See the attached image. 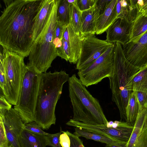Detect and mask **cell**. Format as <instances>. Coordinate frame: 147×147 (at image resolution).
<instances>
[{"instance_id":"1","label":"cell","mask_w":147,"mask_h":147,"mask_svg":"<svg viewBox=\"0 0 147 147\" xmlns=\"http://www.w3.org/2000/svg\"><path fill=\"white\" fill-rule=\"evenodd\" d=\"M42 0H3L0 17V44L3 48L28 56L34 43L35 18Z\"/></svg>"},{"instance_id":"2","label":"cell","mask_w":147,"mask_h":147,"mask_svg":"<svg viewBox=\"0 0 147 147\" xmlns=\"http://www.w3.org/2000/svg\"><path fill=\"white\" fill-rule=\"evenodd\" d=\"M69 75L64 70L40 74L35 111L34 121L44 130L55 123L56 106Z\"/></svg>"},{"instance_id":"3","label":"cell","mask_w":147,"mask_h":147,"mask_svg":"<svg viewBox=\"0 0 147 147\" xmlns=\"http://www.w3.org/2000/svg\"><path fill=\"white\" fill-rule=\"evenodd\" d=\"M114 44L113 69L108 78L110 87L112 94V100L118 109L121 121L126 122V109L129 95L133 92L132 80L142 67L134 66L129 62L120 43L116 42Z\"/></svg>"},{"instance_id":"4","label":"cell","mask_w":147,"mask_h":147,"mask_svg":"<svg viewBox=\"0 0 147 147\" xmlns=\"http://www.w3.org/2000/svg\"><path fill=\"white\" fill-rule=\"evenodd\" d=\"M74 120L91 125H106L108 121L98 99L94 97L75 74L68 81Z\"/></svg>"},{"instance_id":"5","label":"cell","mask_w":147,"mask_h":147,"mask_svg":"<svg viewBox=\"0 0 147 147\" xmlns=\"http://www.w3.org/2000/svg\"><path fill=\"white\" fill-rule=\"evenodd\" d=\"M60 0H55L47 22L34 42L29 55L27 65L40 73L46 72L57 55L54 43L55 30L57 23V12Z\"/></svg>"},{"instance_id":"6","label":"cell","mask_w":147,"mask_h":147,"mask_svg":"<svg viewBox=\"0 0 147 147\" xmlns=\"http://www.w3.org/2000/svg\"><path fill=\"white\" fill-rule=\"evenodd\" d=\"M27 66L16 104L14 109L25 124L34 121L36 102L41 73Z\"/></svg>"},{"instance_id":"7","label":"cell","mask_w":147,"mask_h":147,"mask_svg":"<svg viewBox=\"0 0 147 147\" xmlns=\"http://www.w3.org/2000/svg\"><path fill=\"white\" fill-rule=\"evenodd\" d=\"M1 54L5 62L8 96L6 99L11 104L17 102L27 66L24 57L17 53L3 48Z\"/></svg>"},{"instance_id":"8","label":"cell","mask_w":147,"mask_h":147,"mask_svg":"<svg viewBox=\"0 0 147 147\" xmlns=\"http://www.w3.org/2000/svg\"><path fill=\"white\" fill-rule=\"evenodd\" d=\"M114 43L91 64L78 70L79 79L86 87L96 84L111 76L114 67Z\"/></svg>"},{"instance_id":"9","label":"cell","mask_w":147,"mask_h":147,"mask_svg":"<svg viewBox=\"0 0 147 147\" xmlns=\"http://www.w3.org/2000/svg\"><path fill=\"white\" fill-rule=\"evenodd\" d=\"M114 44L91 35L82 39L81 51L76 69H84L94 61Z\"/></svg>"},{"instance_id":"10","label":"cell","mask_w":147,"mask_h":147,"mask_svg":"<svg viewBox=\"0 0 147 147\" xmlns=\"http://www.w3.org/2000/svg\"><path fill=\"white\" fill-rule=\"evenodd\" d=\"M66 124L125 142H128L129 140L134 127V125L125 124L117 128H108L105 124H87L75 121L73 119H70Z\"/></svg>"},{"instance_id":"11","label":"cell","mask_w":147,"mask_h":147,"mask_svg":"<svg viewBox=\"0 0 147 147\" xmlns=\"http://www.w3.org/2000/svg\"><path fill=\"white\" fill-rule=\"evenodd\" d=\"M122 45L125 56L132 65L142 67L147 64V30Z\"/></svg>"},{"instance_id":"12","label":"cell","mask_w":147,"mask_h":147,"mask_svg":"<svg viewBox=\"0 0 147 147\" xmlns=\"http://www.w3.org/2000/svg\"><path fill=\"white\" fill-rule=\"evenodd\" d=\"M2 119L9 147H21L20 139L25 125L21 116L14 108H11L5 111Z\"/></svg>"},{"instance_id":"13","label":"cell","mask_w":147,"mask_h":147,"mask_svg":"<svg viewBox=\"0 0 147 147\" xmlns=\"http://www.w3.org/2000/svg\"><path fill=\"white\" fill-rule=\"evenodd\" d=\"M132 22L125 18H117L106 31V40L123 45L130 40Z\"/></svg>"},{"instance_id":"14","label":"cell","mask_w":147,"mask_h":147,"mask_svg":"<svg viewBox=\"0 0 147 147\" xmlns=\"http://www.w3.org/2000/svg\"><path fill=\"white\" fill-rule=\"evenodd\" d=\"M99 16L96 3L89 9L82 11L81 39L96 33V21Z\"/></svg>"},{"instance_id":"15","label":"cell","mask_w":147,"mask_h":147,"mask_svg":"<svg viewBox=\"0 0 147 147\" xmlns=\"http://www.w3.org/2000/svg\"><path fill=\"white\" fill-rule=\"evenodd\" d=\"M55 0H42L39 10L34 18L33 26L34 42L46 25L50 16Z\"/></svg>"},{"instance_id":"16","label":"cell","mask_w":147,"mask_h":147,"mask_svg":"<svg viewBox=\"0 0 147 147\" xmlns=\"http://www.w3.org/2000/svg\"><path fill=\"white\" fill-rule=\"evenodd\" d=\"M62 37L67 42L69 47V62L71 63L76 64L80 55L82 39L75 33L69 25L65 27Z\"/></svg>"},{"instance_id":"17","label":"cell","mask_w":147,"mask_h":147,"mask_svg":"<svg viewBox=\"0 0 147 147\" xmlns=\"http://www.w3.org/2000/svg\"><path fill=\"white\" fill-rule=\"evenodd\" d=\"M117 0H111L104 12L100 15L96 23L97 34L106 31L117 18L116 4Z\"/></svg>"},{"instance_id":"18","label":"cell","mask_w":147,"mask_h":147,"mask_svg":"<svg viewBox=\"0 0 147 147\" xmlns=\"http://www.w3.org/2000/svg\"><path fill=\"white\" fill-rule=\"evenodd\" d=\"M20 142L21 147H46L47 136L24 129L20 137Z\"/></svg>"},{"instance_id":"19","label":"cell","mask_w":147,"mask_h":147,"mask_svg":"<svg viewBox=\"0 0 147 147\" xmlns=\"http://www.w3.org/2000/svg\"><path fill=\"white\" fill-rule=\"evenodd\" d=\"M116 9L117 18H125L131 22L139 13L137 8L130 4V0H117Z\"/></svg>"},{"instance_id":"20","label":"cell","mask_w":147,"mask_h":147,"mask_svg":"<svg viewBox=\"0 0 147 147\" xmlns=\"http://www.w3.org/2000/svg\"><path fill=\"white\" fill-rule=\"evenodd\" d=\"M139 112V104L136 92L133 91L130 95L126 109L127 122L134 126Z\"/></svg>"},{"instance_id":"21","label":"cell","mask_w":147,"mask_h":147,"mask_svg":"<svg viewBox=\"0 0 147 147\" xmlns=\"http://www.w3.org/2000/svg\"><path fill=\"white\" fill-rule=\"evenodd\" d=\"M73 134L78 137H82L87 139H91L94 141L105 143L109 144L123 142L117 139L109 137L104 135L86 131L82 128L76 127Z\"/></svg>"},{"instance_id":"22","label":"cell","mask_w":147,"mask_h":147,"mask_svg":"<svg viewBox=\"0 0 147 147\" xmlns=\"http://www.w3.org/2000/svg\"><path fill=\"white\" fill-rule=\"evenodd\" d=\"M147 30V17L139 13L132 22L130 40L140 37Z\"/></svg>"},{"instance_id":"23","label":"cell","mask_w":147,"mask_h":147,"mask_svg":"<svg viewBox=\"0 0 147 147\" xmlns=\"http://www.w3.org/2000/svg\"><path fill=\"white\" fill-rule=\"evenodd\" d=\"M71 6L67 0H60L57 12V22L64 25H69Z\"/></svg>"},{"instance_id":"24","label":"cell","mask_w":147,"mask_h":147,"mask_svg":"<svg viewBox=\"0 0 147 147\" xmlns=\"http://www.w3.org/2000/svg\"><path fill=\"white\" fill-rule=\"evenodd\" d=\"M76 2L71 4L69 25L75 33L80 36L82 26V11L78 8Z\"/></svg>"},{"instance_id":"25","label":"cell","mask_w":147,"mask_h":147,"mask_svg":"<svg viewBox=\"0 0 147 147\" xmlns=\"http://www.w3.org/2000/svg\"><path fill=\"white\" fill-rule=\"evenodd\" d=\"M132 87L133 91H147V64L134 77Z\"/></svg>"},{"instance_id":"26","label":"cell","mask_w":147,"mask_h":147,"mask_svg":"<svg viewBox=\"0 0 147 147\" xmlns=\"http://www.w3.org/2000/svg\"><path fill=\"white\" fill-rule=\"evenodd\" d=\"M0 86L3 94L6 99L8 96L7 86V73L5 61L0 54Z\"/></svg>"},{"instance_id":"27","label":"cell","mask_w":147,"mask_h":147,"mask_svg":"<svg viewBox=\"0 0 147 147\" xmlns=\"http://www.w3.org/2000/svg\"><path fill=\"white\" fill-rule=\"evenodd\" d=\"M130 147H147V127L140 132Z\"/></svg>"},{"instance_id":"28","label":"cell","mask_w":147,"mask_h":147,"mask_svg":"<svg viewBox=\"0 0 147 147\" xmlns=\"http://www.w3.org/2000/svg\"><path fill=\"white\" fill-rule=\"evenodd\" d=\"M62 45L57 50L58 56L67 61H69L70 59L69 50L66 41L63 38L61 39Z\"/></svg>"},{"instance_id":"29","label":"cell","mask_w":147,"mask_h":147,"mask_svg":"<svg viewBox=\"0 0 147 147\" xmlns=\"http://www.w3.org/2000/svg\"><path fill=\"white\" fill-rule=\"evenodd\" d=\"M24 129L38 134L48 136L50 134L42 130L40 126L34 121L25 124Z\"/></svg>"},{"instance_id":"30","label":"cell","mask_w":147,"mask_h":147,"mask_svg":"<svg viewBox=\"0 0 147 147\" xmlns=\"http://www.w3.org/2000/svg\"><path fill=\"white\" fill-rule=\"evenodd\" d=\"M136 92L139 104V113L147 106V91Z\"/></svg>"},{"instance_id":"31","label":"cell","mask_w":147,"mask_h":147,"mask_svg":"<svg viewBox=\"0 0 147 147\" xmlns=\"http://www.w3.org/2000/svg\"><path fill=\"white\" fill-rule=\"evenodd\" d=\"M61 131L59 132L50 134L47 136V145L53 147H62L59 142V137Z\"/></svg>"},{"instance_id":"32","label":"cell","mask_w":147,"mask_h":147,"mask_svg":"<svg viewBox=\"0 0 147 147\" xmlns=\"http://www.w3.org/2000/svg\"><path fill=\"white\" fill-rule=\"evenodd\" d=\"M0 147H9L3 120L0 117Z\"/></svg>"},{"instance_id":"33","label":"cell","mask_w":147,"mask_h":147,"mask_svg":"<svg viewBox=\"0 0 147 147\" xmlns=\"http://www.w3.org/2000/svg\"><path fill=\"white\" fill-rule=\"evenodd\" d=\"M12 105L7 100L3 94L0 96V117L3 118L5 112L11 108Z\"/></svg>"},{"instance_id":"34","label":"cell","mask_w":147,"mask_h":147,"mask_svg":"<svg viewBox=\"0 0 147 147\" xmlns=\"http://www.w3.org/2000/svg\"><path fill=\"white\" fill-rule=\"evenodd\" d=\"M96 1V0H77L76 3L79 10L82 11L92 7Z\"/></svg>"},{"instance_id":"35","label":"cell","mask_w":147,"mask_h":147,"mask_svg":"<svg viewBox=\"0 0 147 147\" xmlns=\"http://www.w3.org/2000/svg\"><path fill=\"white\" fill-rule=\"evenodd\" d=\"M69 136L70 140V147H85L82 141L79 137L68 131H65Z\"/></svg>"},{"instance_id":"36","label":"cell","mask_w":147,"mask_h":147,"mask_svg":"<svg viewBox=\"0 0 147 147\" xmlns=\"http://www.w3.org/2000/svg\"><path fill=\"white\" fill-rule=\"evenodd\" d=\"M59 137V142L62 147H70L71 141L70 138L65 131H61Z\"/></svg>"},{"instance_id":"37","label":"cell","mask_w":147,"mask_h":147,"mask_svg":"<svg viewBox=\"0 0 147 147\" xmlns=\"http://www.w3.org/2000/svg\"><path fill=\"white\" fill-rule=\"evenodd\" d=\"M111 0H96V4L100 12V15L105 10Z\"/></svg>"},{"instance_id":"38","label":"cell","mask_w":147,"mask_h":147,"mask_svg":"<svg viewBox=\"0 0 147 147\" xmlns=\"http://www.w3.org/2000/svg\"><path fill=\"white\" fill-rule=\"evenodd\" d=\"M127 142H121L112 143L106 145V147H126Z\"/></svg>"},{"instance_id":"39","label":"cell","mask_w":147,"mask_h":147,"mask_svg":"<svg viewBox=\"0 0 147 147\" xmlns=\"http://www.w3.org/2000/svg\"><path fill=\"white\" fill-rule=\"evenodd\" d=\"M147 17V0H144V5L139 11Z\"/></svg>"},{"instance_id":"40","label":"cell","mask_w":147,"mask_h":147,"mask_svg":"<svg viewBox=\"0 0 147 147\" xmlns=\"http://www.w3.org/2000/svg\"><path fill=\"white\" fill-rule=\"evenodd\" d=\"M68 2L70 4H73L76 2L77 0H67Z\"/></svg>"},{"instance_id":"41","label":"cell","mask_w":147,"mask_h":147,"mask_svg":"<svg viewBox=\"0 0 147 147\" xmlns=\"http://www.w3.org/2000/svg\"><path fill=\"white\" fill-rule=\"evenodd\" d=\"M146 107H147V106H146Z\"/></svg>"}]
</instances>
